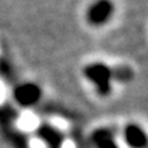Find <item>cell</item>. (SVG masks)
<instances>
[{"label": "cell", "instance_id": "cell-7", "mask_svg": "<svg viewBox=\"0 0 148 148\" xmlns=\"http://www.w3.org/2000/svg\"><path fill=\"white\" fill-rule=\"evenodd\" d=\"M18 123H20V126L23 130H33V129H35L38 126V118L33 113L26 112L20 117Z\"/></svg>", "mask_w": 148, "mask_h": 148}, {"label": "cell", "instance_id": "cell-2", "mask_svg": "<svg viewBox=\"0 0 148 148\" xmlns=\"http://www.w3.org/2000/svg\"><path fill=\"white\" fill-rule=\"evenodd\" d=\"M113 12V4L109 0H97L88 9V21L92 25H101L109 20Z\"/></svg>", "mask_w": 148, "mask_h": 148}, {"label": "cell", "instance_id": "cell-6", "mask_svg": "<svg viewBox=\"0 0 148 148\" xmlns=\"http://www.w3.org/2000/svg\"><path fill=\"white\" fill-rule=\"evenodd\" d=\"M94 143L97 148H118L114 143L112 134L108 130H97L94 133Z\"/></svg>", "mask_w": 148, "mask_h": 148}, {"label": "cell", "instance_id": "cell-5", "mask_svg": "<svg viewBox=\"0 0 148 148\" xmlns=\"http://www.w3.org/2000/svg\"><path fill=\"white\" fill-rule=\"evenodd\" d=\"M39 135H40V140L44 144H49L53 148H59L62 143L61 135L49 126H44V127L39 129Z\"/></svg>", "mask_w": 148, "mask_h": 148}, {"label": "cell", "instance_id": "cell-1", "mask_svg": "<svg viewBox=\"0 0 148 148\" xmlns=\"http://www.w3.org/2000/svg\"><path fill=\"white\" fill-rule=\"evenodd\" d=\"M112 70L103 64H91L84 68V75L90 82L97 87V91L101 95H107L110 91V79Z\"/></svg>", "mask_w": 148, "mask_h": 148}, {"label": "cell", "instance_id": "cell-8", "mask_svg": "<svg viewBox=\"0 0 148 148\" xmlns=\"http://www.w3.org/2000/svg\"><path fill=\"white\" fill-rule=\"evenodd\" d=\"M112 73V78L113 77H117L120 81H126V79L130 78V70L129 68H118L116 72H110Z\"/></svg>", "mask_w": 148, "mask_h": 148}, {"label": "cell", "instance_id": "cell-9", "mask_svg": "<svg viewBox=\"0 0 148 148\" xmlns=\"http://www.w3.org/2000/svg\"><path fill=\"white\" fill-rule=\"evenodd\" d=\"M30 146H31V148H46V144L42 140H31Z\"/></svg>", "mask_w": 148, "mask_h": 148}, {"label": "cell", "instance_id": "cell-4", "mask_svg": "<svg viewBox=\"0 0 148 148\" xmlns=\"http://www.w3.org/2000/svg\"><path fill=\"white\" fill-rule=\"evenodd\" d=\"M125 140L131 148H144L147 146V136L144 131L136 125H129L125 129Z\"/></svg>", "mask_w": 148, "mask_h": 148}, {"label": "cell", "instance_id": "cell-11", "mask_svg": "<svg viewBox=\"0 0 148 148\" xmlns=\"http://www.w3.org/2000/svg\"><path fill=\"white\" fill-rule=\"evenodd\" d=\"M3 99H4V87L0 84V101H1Z\"/></svg>", "mask_w": 148, "mask_h": 148}, {"label": "cell", "instance_id": "cell-10", "mask_svg": "<svg viewBox=\"0 0 148 148\" xmlns=\"http://www.w3.org/2000/svg\"><path fill=\"white\" fill-rule=\"evenodd\" d=\"M60 148H75V144L70 140H66V142H62Z\"/></svg>", "mask_w": 148, "mask_h": 148}, {"label": "cell", "instance_id": "cell-3", "mask_svg": "<svg viewBox=\"0 0 148 148\" xmlns=\"http://www.w3.org/2000/svg\"><path fill=\"white\" fill-rule=\"evenodd\" d=\"M39 97H40V90L34 83L21 84L14 91L16 101H17L18 104L23 105V107H29V105L35 104L39 100Z\"/></svg>", "mask_w": 148, "mask_h": 148}]
</instances>
